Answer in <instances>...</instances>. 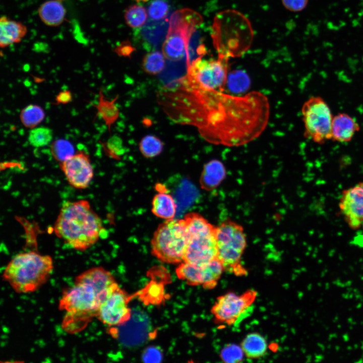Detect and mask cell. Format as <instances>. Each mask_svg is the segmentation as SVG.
<instances>
[{
  "label": "cell",
  "instance_id": "6da1fadb",
  "mask_svg": "<svg viewBox=\"0 0 363 363\" xmlns=\"http://www.w3.org/2000/svg\"><path fill=\"white\" fill-rule=\"evenodd\" d=\"M224 88L191 89L190 121L199 128L207 141L215 144L238 146L259 137L269 119L270 107L267 97L259 92L243 96L224 92Z\"/></svg>",
  "mask_w": 363,
  "mask_h": 363
},
{
  "label": "cell",
  "instance_id": "7a4b0ae2",
  "mask_svg": "<svg viewBox=\"0 0 363 363\" xmlns=\"http://www.w3.org/2000/svg\"><path fill=\"white\" fill-rule=\"evenodd\" d=\"M116 282L112 274L101 266L91 268L77 276L74 285L64 291L59 302V309L67 313L65 328L72 331L74 325L81 326L80 322L86 323L97 316L100 305Z\"/></svg>",
  "mask_w": 363,
  "mask_h": 363
},
{
  "label": "cell",
  "instance_id": "3957f363",
  "mask_svg": "<svg viewBox=\"0 0 363 363\" xmlns=\"http://www.w3.org/2000/svg\"><path fill=\"white\" fill-rule=\"evenodd\" d=\"M102 229L101 220L89 202L81 200L63 204L53 230L72 248L83 251L98 241Z\"/></svg>",
  "mask_w": 363,
  "mask_h": 363
},
{
  "label": "cell",
  "instance_id": "277c9868",
  "mask_svg": "<svg viewBox=\"0 0 363 363\" xmlns=\"http://www.w3.org/2000/svg\"><path fill=\"white\" fill-rule=\"evenodd\" d=\"M253 35L249 21L237 11L225 10L215 18L212 38L219 58L228 60L241 55L250 47Z\"/></svg>",
  "mask_w": 363,
  "mask_h": 363
},
{
  "label": "cell",
  "instance_id": "5b68a950",
  "mask_svg": "<svg viewBox=\"0 0 363 363\" xmlns=\"http://www.w3.org/2000/svg\"><path fill=\"white\" fill-rule=\"evenodd\" d=\"M53 268L50 256L30 251L13 257L5 268L3 277L17 292H32L46 282Z\"/></svg>",
  "mask_w": 363,
  "mask_h": 363
},
{
  "label": "cell",
  "instance_id": "8992f818",
  "mask_svg": "<svg viewBox=\"0 0 363 363\" xmlns=\"http://www.w3.org/2000/svg\"><path fill=\"white\" fill-rule=\"evenodd\" d=\"M183 219L188 236L184 262L201 265L217 259L216 227L196 213H188Z\"/></svg>",
  "mask_w": 363,
  "mask_h": 363
},
{
  "label": "cell",
  "instance_id": "52a82bcc",
  "mask_svg": "<svg viewBox=\"0 0 363 363\" xmlns=\"http://www.w3.org/2000/svg\"><path fill=\"white\" fill-rule=\"evenodd\" d=\"M188 236L184 219L165 220L155 231L151 241V253L167 264L184 262Z\"/></svg>",
  "mask_w": 363,
  "mask_h": 363
},
{
  "label": "cell",
  "instance_id": "ba28073f",
  "mask_svg": "<svg viewBox=\"0 0 363 363\" xmlns=\"http://www.w3.org/2000/svg\"><path fill=\"white\" fill-rule=\"evenodd\" d=\"M217 259L224 270L237 276L246 274L240 260L247 245L243 227L231 220H226L216 227Z\"/></svg>",
  "mask_w": 363,
  "mask_h": 363
},
{
  "label": "cell",
  "instance_id": "9c48e42d",
  "mask_svg": "<svg viewBox=\"0 0 363 363\" xmlns=\"http://www.w3.org/2000/svg\"><path fill=\"white\" fill-rule=\"evenodd\" d=\"M202 22L201 15L188 9L179 10L172 15L162 46V52L166 59L178 61L184 57L192 35Z\"/></svg>",
  "mask_w": 363,
  "mask_h": 363
},
{
  "label": "cell",
  "instance_id": "30bf717a",
  "mask_svg": "<svg viewBox=\"0 0 363 363\" xmlns=\"http://www.w3.org/2000/svg\"><path fill=\"white\" fill-rule=\"evenodd\" d=\"M301 114L307 138L319 144L331 139L333 116L323 98L320 96L310 97L302 105Z\"/></svg>",
  "mask_w": 363,
  "mask_h": 363
},
{
  "label": "cell",
  "instance_id": "8fae6325",
  "mask_svg": "<svg viewBox=\"0 0 363 363\" xmlns=\"http://www.w3.org/2000/svg\"><path fill=\"white\" fill-rule=\"evenodd\" d=\"M257 295L256 291L249 289L240 295L229 291L218 296L211 309L215 322L233 324L253 305Z\"/></svg>",
  "mask_w": 363,
  "mask_h": 363
},
{
  "label": "cell",
  "instance_id": "7c38bea8",
  "mask_svg": "<svg viewBox=\"0 0 363 363\" xmlns=\"http://www.w3.org/2000/svg\"><path fill=\"white\" fill-rule=\"evenodd\" d=\"M129 300L128 294L116 282L99 307L97 315L98 319L109 326L125 324L132 315Z\"/></svg>",
  "mask_w": 363,
  "mask_h": 363
},
{
  "label": "cell",
  "instance_id": "4fadbf2b",
  "mask_svg": "<svg viewBox=\"0 0 363 363\" xmlns=\"http://www.w3.org/2000/svg\"><path fill=\"white\" fill-rule=\"evenodd\" d=\"M224 271L222 263L217 258L201 265L183 262L176 268L175 273L178 278L189 285H201L209 289L216 286Z\"/></svg>",
  "mask_w": 363,
  "mask_h": 363
},
{
  "label": "cell",
  "instance_id": "5bb4252c",
  "mask_svg": "<svg viewBox=\"0 0 363 363\" xmlns=\"http://www.w3.org/2000/svg\"><path fill=\"white\" fill-rule=\"evenodd\" d=\"M60 166L70 185L76 189H86L93 178V167L88 154L83 150L78 151L61 162Z\"/></svg>",
  "mask_w": 363,
  "mask_h": 363
},
{
  "label": "cell",
  "instance_id": "9a60e30c",
  "mask_svg": "<svg viewBox=\"0 0 363 363\" xmlns=\"http://www.w3.org/2000/svg\"><path fill=\"white\" fill-rule=\"evenodd\" d=\"M340 212L348 225L353 229L363 223V182L344 190L339 200Z\"/></svg>",
  "mask_w": 363,
  "mask_h": 363
},
{
  "label": "cell",
  "instance_id": "2e32d148",
  "mask_svg": "<svg viewBox=\"0 0 363 363\" xmlns=\"http://www.w3.org/2000/svg\"><path fill=\"white\" fill-rule=\"evenodd\" d=\"M359 130L354 118L345 113H339L333 116L331 139L340 143H347L352 140Z\"/></svg>",
  "mask_w": 363,
  "mask_h": 363
},
{
  "label": "cell",
  "instance_id": "e0dca14e",
  "mask_svg": "<svg viewBox=\"0 0 363 363\" xmlns=\"http://www.w3.org/2000/svg\"><path fill=\"white\" fill-rule=\"evenodd\" d=\"M0 30L1 47L20 42L27 33V28L24 24L6 16L0 19Z\"/></svg>",
  "mask_w": 363,
  "mask_h": 363
},
{
  "label": "cell",
  "instance_id": "ac0fdd59",
  "mask_svg": "<svg viewBox=\"0 0 363 363\" xmlns=\"http://www.w3.org/2000/svg\"><path fill=\"white\" fill-rule=\"evenodd\" d=\"M226 175V170L222 163L217 160L208 162L204 166L200 177L201 187L205 190H211L217 187Z\"/></svg>",
  "mask_w": 363,
  "mask_h": 363
},
{
  "label": "cell",
  "instance_id": "d6986e66",
  "mask_svg": "<svg viewBox=\"0 0 363 363\" xmlns=\"http://www.w3.org/2000/svg\"><path fill=\"white\" fill-rule=\"evenodd\" d=\"M177 205L173 197L166 192L161 191L153 197L152 212L157 217L165 220L174 218Z\"/></svg>",
  "mask_w": 363,
  "mask_h": 363
},
{
  "label": "cell",
  "instance_id": "ffe728a7",
  "mask_svg": "<svg viewBox=\"0 0 363 363\" xmlns=\"http://www.w3.org/2000/svg\"><path fill=\"white\" fill-rule=\"evenodd\" d=\"M38 13L41 20L46 25L56 26L64 20L66 10L58 0H50L42 4L39 8Z\"/></svg>",
  "mask_w": 363,
  "mask_h": 363
},
{
  "label": "cell",
  "instance_id": "44dd1931",
  "mask_svg": "<svg viewBox=\"0 0 363 363\" xmlns=\"http://www.w3.org/2000/svg\"><path fill=\"white\" fill-rule=\"evenodd\" d=\"M240 346L245 355L251 359L262 357L266 353L268 348L265 338L257 332L247 334L243 339Z\"/></svg>",
  "mask_w": 363,
  "mask_h": 363
},
{
  "label": "cell",
  "instance_id": "7402d4cb",
  "mask_svg": "<svg viewBox=\"0 0 363 363\" xmlns=\"http://www.w3.org/2000/svg\"><path fill=\"white\" fill-rule=\"evenodd\" d=\"M117 98L118 96L111 101L107 100L104 98L102 90H100L98 102L95 105L97 110V115L104 120L109 131L111 126L115 122L119 116V110L115 104Z\"/></svg>",
  "mask_w": 363,
  "mask_h": 363
},
{
  "label": "cell",
  "instance_id": "603a6c76",
  "mask_svg": "<svg viewBox=\"0 0 363 363\" xmlns=\"http://www.w3.org/2000/svg\"><path fill=\"white\" fill-rule=\"evenodd\" d=\"M165 57L162 52L152 51L147 53L144 57L142 66L145 73L155 75L161 73L165 68Z\"/></svg>",
  "mask_w": 363,
  "mask_h": 363
},
{
  "label": "cell",
  "instance_id": "cb8c5ba5",
  "mask_svg": "<svg viewBox=\"0 0 363 363\" xmlns=\"http://www.w3.org/2000/svg\"><path fill=\"white\" fill-rule=\"evenodd\" d=\"M43 109L39 105L30 104L21 111L20 117L22 124L26 128L33 129L44 118Z\"/></svg>",
  "mask_w": 363,
  "mask_h": 363
},
{
  "label": "cell",
  "instance_id": "d4e9b609",
  "mask_svg": "<svg viewBox=\"0 0 363 363\" xmlns=\"http://www.w3.org/2000/svg\"><path fill=\"white\" fill-rule=\"evenodd\" d=\"M164 144L157 137L147 135L142 138L139 143V149L146 158H153L159 155L163 151Z\"/></svg>",
  "mask_w": 363,
  "mask_h": 363
},
{
  "label": "cell",
  "instance_id": "484cf974",
  "mask_svg": "<svg viewBox=\"0 0 363 363\" xmlns=\"http://www.w3.org/2000/svg\"><path fill=\"white\" fill-rule=\"evenodd\" d=\"M148 13L141 5H133L125 11V18L128 25L132 28H139L146 23Z\"/></svg>",
  "mask_w": 363,
  "mask_h": 363
},
{
  "label": "cell",
  "instance_id": "4316f807",
  "mask_svg": "<svg viewBox=\"0 0 363 363\" xmlns=\"http://www.w3.org/2000/svg\"><path fill=\"white\" fill-rule=\"evenodd\" d=\"M50 150L53 157L58 161L63 162L75 154V148L68 140L59 139L54 141L50 146Z\"/></svg>",
  "mask_w": 363,
  "mask_h": 363
},
{
  "label": "cell",
  "instance_id": "83f0119b",
  "mask_svg": "<svg viewBox=\"0 0 363 363\" xmlns=\"http://www.w3.org/2000/svg\"><path fill=\"white\" fill-rule=\"evenodd\" d=\"M250 80L248 75L243 71L235 70L227 76L226 85L231 92L241 93L249 87Z\"/></svg>",
  "mask_w": 363,
  "mask_h": 363
},
{
  "label": "cell",
  "instance_id": "f1b7e54d",
  "mask_svg": "<svg viewBox=\"0 0 363 363\" xmlns=\"http://www.w3.org/2000/svg\"><path fill=\"white\" fill-rule=\"evenodd\" d=\"M28 139L30 144L33 147H44L51 141L52 132L47 127L34 128L29 131Z\"/></svg>",
  "mask_w": 363,
  "mask_h": 363
},
{
  "label": "cell",
  "instance_id": "f546056e",
  "mask_svg": "<svg viewBox=\"0 0 363 363\" xmlns=\"http://www.w3.org/2000/svg\"><path fill=\"white\" fill-rule=\"evenodd\" d=\"M170 7L167 0H151L149 4L147 13L150 19L160 21L168 14Z\"/></svg>",
  "mask_w": 363,
  "mask_h": 363
},
{
  "label": "cell",
  "instance_id": "4dcf8cb0",
  "mask_svg": "<svg viewBox=\"0 0 363 363\" xmlns=\"http://www.w3.org/2000/svg\"><path fill=\"white\" fill-rule=\"evenodd\" d=\"M245 353L241 346L231 343L223 347L220 353L221 360L226 363H237L241 362Z\"/></svg>",
  "mask_w": 363,
  "mask_h": 363
},
{
  "label": "cell",
  "instance_id": "1f68e13d",
  "mask_svg": "<svg viewBox=\"0 0 363 363\" xmlns=\"http://www.w3.org/2000/svg\"><path fill=\"white\" fill-rule=\"evenodd\" d=\"M105 147L110 155L118 156L124 153L123 140L116 135L110 137L105 144Z\"/></svg>",
  "mask_w": 363,
  "mask_h": 363
},
{
  "label": "cell",
  "instance_id": "d6a6232c",
  "mask_svg": "<svg viewBox=\"0 0 363 363\" xmlns=\"http://www.w3.org/2000/svg\"><path fill=\"white\" fill-rule=\"evenodd\" d=\"M309 0H282L285 8L292 12H300L307 7Z\"/></svg>",
  "mask_w": 363,
  "mask_h": 363
},
{
  "label": "cell",
  "instance_id": "836d02e7",
  "mask_svg": "<svg viewBox=\"0 0 363 363\" xmlns=\"http://www.w3.org/2000/svg\"><path fill=\"white\" fill-rule=\"evenodd\" d=\"M161 358V352L155 347L146 348L142 356L143 359L146 362H159Z\"/></svg>",
  "mask_w": 363,
  "mask_h": 363
},
{
  "label": "cell",
  "instance_id": "e575fe53",
  "mask_svg": "<svg viewBox=\"0 0 363 363\" xmlns=\"http://www.w3.org/2000/svg\"><path fill=\"white\" fill-rule=\"evenodd\" d=\"M72 100V95L68 90L60 92L56 96L55 101L57 104H65L69 103Z\"/></svg>",
  "mask_w": 363,
  "mask_h": 363
},
{
  "label": "cell",
  "instance_id": "d590c367",
  "mask_svg": "<svg viewBox=\"0 0 363 363\" xmlns=\"http://www.w3.org/2000/svg\"><path fill=\"white\" fill-rule=\"evenodd\" d=\"M133 51L134 48L127 42L122 43L115 49V52L122 56H130Z\"/></svg>",
  "mask_w": 363,
  "mask_h": 363
},
{
  "label": "cell",
  "instance_id": "8d00e7d4",
  "mask_svg": "<svg viewBox=\"0 0 363 363\" xmlns=\"http://www.w3.org/2000/svg\"><path fill=\"white\" fill-rule=\"evenodd\" d=\"M361 227H362V228H363V223H362V226H361Z\"/></svg>",
  "mask_w": 363,
  "mask_h": 363
},
{
  "label": "cell",
  "instance_id": "74e56055",
  "mask_svg": "<svg viewBox=\"0 0 363 363\" xmlns=\"http://www.w3.org/2000/svg\"><path fill=\"white\" fill-rule=\"evenodd\" d=\"M58 1H62V0H58Z\"/></svg>",
  "mask_w": 363,
  "mask_h": 363
}]
</instances>
